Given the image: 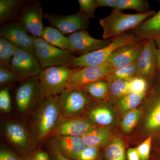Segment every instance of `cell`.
<instances>
[{
	"label": "cell",
	"mask_w": 160,
	"mask_h": 160,
	"mask_svg": "<svg viewBox=\"0 0 160 160\" xmlns=\"http://www.w3.org/2000/svg\"><path fill=\"white\" fill-rule=\"evenodd\" d=\"M62 117L58 96L41 101L32 112L29 128L38 142L52 136Z\"/></svg>",
	"instance_id": "obj_1"
},
{
	"label": "cell",
	"mask_w": 160,
	"mask_h": 160,
	"mask_svg": "<svg viewBox=\"0 0 160 160\" xmlns=\"http://www.w3.org/2000/svg\"><path fill=\"white\" fill-rule=\"evenodd\" d=\"M156 12L150 10L145 13L126 14L113 9L108 17L100 20L99 24L103 30V39H113L126 34L151 18Z\"/></svg>",
	"instance_id": "obj_2"
},
{
	"label": "cell",
	"mask_w": 160,
	"mask_h": 160,
	"mask_svg": "<svg viewBox=\"0 0 160 160\" xmlns=\"http://www.w3.org/2000/svg\"><path fill=\"white\" fill-rule=\"evenodd\" d=\"M139 40L134 34L129 32L112 39L109 45L90 53L73 58L70 68H82L101 65L106 62L115 51L122 46L137 42Z\"/></svg>",
	"instance_id": "obj_3"
},
{
	"label": "cell",
	"mask_w": 160,
	"mask_h": 160,
	"mask_svg": "<svg viewBox=\"0 0 160 160\" xmlns=\"http://www.w3.org/2000/svg\"><path fill=\"white\" fill-rule=\"evenodd\" d=\"M78 69L56 66L42 69L38 77L45 97L58 96L69 87L72 77Z\"/></svg>",
	"instance_id": "obj_4"
},
{
	"label": "cell",
	"mask_w": 160,
	"mask_h": 160,
	"mask_svg": "<svg viewBox=\"0 0 160 160\" xmlns=\"http://www.w3.org/2000/svg\"><path fill=\"white\" fill-rule=\"evenodd\" d=\"M62 116L65 118L82 117L92 103L82 88L69 86L58 96Z\"/></svg>",
	"instance_id": "obj_5"
},
{
	"label": "cell",
	"mask_w": 160,
	"mask_h": 160,
	"mask_svg": "<svg viewBox=\"0 0 160 160\" xmlns=\"http://www.w3.org/2000/svg\"><path fill=\"white\" fill-rule=\"evenodd\" d=\"M45 98L42 87L38 77L23 81L15 94L17 108L23 115L32 113Z\"/></svg>",
	"instance_id": "obj_6"
},
{
	"label": "cell",
	"mask_w": 160,
	"mask_h": 160,
	"mask_svg": "<svg viewBox=\"0 0 160 160\" xmlns=\"http://www.w3.org/2000/svg\"><path fill=\"white\" fill-rule=\"evenodd\" d=\"M34 53L42 69L56 66L70 67L75 57L70 52L52 46L41 38H36Z\"/></svg>",
	"instance_id": "obj_7"
},
{
	"label": "cell",
	"mask_w": 160,
	"mask_h": 160,
	"mask_svg": "<svg viewBox=\"0 0 160 160\" xmlns=\"http://www.w3.org/2000/svg\"><path fill=\"white\" fill-rule=\"evenodd\" d=\"M5 137L8 142L19 152L22 156H26L36 150L38 142L28 129L22 123L9 121L4 126Z\"/></svg>",
	"instance_id": "obj_8"
},
{
	"label": "cell",
	"mask_w": 160,
	"mask_h": 160,
	"mask_svg": "<svg viewBox=\"0 0 160 160\" xmlns=\"http://www.w3.org/2000/svg\"><path fill=\"white\" fill-rule=\"evenodd\" d=\"M10 69L19 81L23 82L38 77L43 69L34 52L18 48L12 59Z\"/></svg>",
	"instance_id": "obj_9"
},
{
	"label": "cell",
	"mask_w": 160,
	"mask_h": 160,
	"mask_svg": "<svg viewBox=\"0 0 160 160\" xmlns=\"http://www.w3.org/2000/svg\"><path fill=\"white\" fill-rule=\"evenodd\" d=\"M51 27L59 30L63 34H70L81 30H87L89 25V19L78 11L69 15L46 13L44 14Z\"/></svg>",
	"instance_id": "obj_10"
},
{
	"label": "cell",
	"mask_w": 160,
	"mask_h": 160,
	"mask_svg": "<svg viewBox=\"0 0 160 160\" xmlns=\"http://www.w3.org/2000/svg\"><path fill=\"white\" fill-rule=\"evenodd\" d=\"M42 8L40 2L29 3L24 6L17 19V22L36 38H41L44 28Z\"/></svg>",
	"instance_id": "obj_11"
},
{
	"label": "cell",
	"mask_w": 160,
	"mask_h": 160,
	"mask_svg": "<svg viewBox=\"0 0 160 160\" xmlns=\"http://www.w3.org/2000/svg\"><path fill=\"white\" fill-rule=\"evenodd\" d=\"M0 36L18 48L34 52L36 37L29 34L17 21L2 25L0 28Z\"/></svg>",
	"instance_id": "obj_12"
},
{
	"label": "cell",
	"mask_w": 160,
	"mask_h": 160,
	"mask_svg": "<svg viewBox=\"0 0 160 160\" xmlns=\"http://www.w3.org/2000/svg\"><path fill=\"white\" fill-rule=\"evenodd\" d=\"M157 50L154 40H145L142 51L137 61L138 77L148 82L157 75Z\"/></svg>",
	"instance_id": "obj_13"
},
{
	"label": "cell",
	"mask_w": 160,
	"mask_h": 160,
	"mask_svg": "<svg viewBox=\"0 0 160 160\" xmlns=\"http://www.w3.org/2000/svg\"><path fill=\"white\" fill-rule=\"evenodd\" d=\"M68 37L71 44V53L79 55V56L102 49L109 45L112 39H98L92 37L87 30L73 32Z\"/></svg>",
	"instance_id": "obj_14"
},
{
	"label": "cell",
	"mask_w": 160,
	"mask_h": 160,
	"mask_svg": "<svg viewBox=\"0 0 160 160\" xmlns=\"http://www.w3.org/2000/svg\"><path fill=\"white\" fill-rule=\"evenodd\" d=\"M112 69L106 62L97 66L79 68L72 77L70 86L82 88L90 83L105 79Z\"/></svg>",
	"instance_id": "obj_15"
},
{
	"label": "cell",
	"mask_w": 160,
	"mask_h": 160,
	"mask_svg": "<svg viewBox=\"0 0 160 160\" xmlns=\"http://www.w3.org/2000/svg\"><path fill=\"white\" fill-rule=\"evenodd\" d=\"M97 126L87 118L62 117L52 135L82 137L87 131Z\"/></svg>",
	"instance_id": "obj_16"
},
{
	"label": "cell",
	"mask_w": 160,
	"mask_h": 160,
	"mask_svg": "<svg viewBox=\"0 0 160 160\" xmlns=\"http://www.w3.org/2000/svg\"><path fill=\"white\" fill-rule=\"evenodd\" d=\"M145 40L129 44L117 49L106 61L112 68L128 66L136 62L142 51Z\"/></svg>",
	"instance_id": "obj_17"
},
{
	"label": "cell",
	"mask_w": 160,
	"mask_h": 160,
	"mask_svg": "<svg viewBox=\"0 0 160 160\" xmlns=\"http://www.w3.org/2000/svg\"><path fill=\"white\" fill-rule=\"evenodd\" d=\"M52 141V146L61 153L72 160H77L80 153L86 148L82 137L57 136Z\"/></svg>",
	"instance_id": "obj_18"
},
{
	"label": "cell",
	"mask_w": 160,
	"mask_h": 160,
	"mask_svg": "<svg viewBox=\"0 0 160 160\" xmlns=\"http://www.w3.org/2000/svg\"><path fill=\"white\" fill-rule=\"evenodd\" d=\"M147 102L149 109L145 119V127L148 131L155 132L160 129V83L152 90Z\"/></svg>",
	"instance_id": "obj_19"
},
{
	"label": "cell",
	"mask_w": 160,
	"mask_h": 160,
	"mask_svg": "<svg viewBox=\"0 0 160 160\" xmlns=\"http://www.w3.org/2000/svg\"><path fill=\"white\" fill-rule=\"evenodd\" d=\"M130 32L140 41L155 40L160 37V9Z\"/></svg>",
	"instance_id": "obj_20"
},
{
	"label": "cell",
	"mask_w": 160,
	"mask_h": 160,
	"mask_svg": "<svg viewBox=\"0 0 160 160\" xmlns=\"http://www.w3.org/2000/svg\"><path fill=\"white\" fill-rule=\"evenodd\" d=\"M112 133L109 128L97 127L90 129L82 137L86 146L100 147L106 146L111 141Z\"/></svg>",
	"instance_id": "obj_21"
},
{
	"label": "cell",
	"mask_w": 160,
	"mask_h": 160,
	"mask_svg": "<svg viewBox=\"0 0 160 160\" xmlns=\"http://www.w3.org/2000/svg\"><path fill=\"white\" fill-rule=\"evenodd\" d=\"M26 2L21 0L0 1V22L4 24L14 22L24 8Z\"/></svg>",
	"instance_id": "obj_22"
},
{
	"label": "cell",
	"mask_w": 160,
	"mask_h": 160,
	"mask_svg": "<svg viewBox=\"0 0 160 160\" xmlns=\"http://www.w3.org/2000/svg\"><path fill=\"white\" fill-rule=\"evenodd\" d=\"M87 118L97 126L104 127L112 125L115 121L113 112L106 105L92 108L88 112Z\"/></svg>",
	"instance_id": "obj_23"
},
{
	"label": "cell",
	"mask_w": 160,
	"mask_h": 160,
	"mask_svg": "<svg viewBox=\"0 0 160 160\" xmlns=\"http://www.w3.org/2000/svg\"><path fill=\"white\" fill-rule=\"evenodd\" d=\"M41 38L52 46L71 52L69 38L53 27L48 26L44 28Z\"/></svg>",
	"instance_id": "obj_24"
},
{
	"label": "cell",
	"mask_w": 160,
	"mask_h": 160,
	"mask_svg": "<svg viewBox=\"0 0 160 160\" xmlns=\"http://www.w3.org/2000/svg\"><path fill=\"white\" fill-rule=\"evenodd\" d=\"M82 89L90 98L98 101L106 99L109 95V82L105 79L90 83Z\"/></svg>",
	"instance_id": "obj_25"
},
{
	"label": "cell",
	"mask_w": 160,
	"mask_h": 160,
	"mask_svg": "<svg viewBox=\"0 0 160 160\" xmlns=\"http://www.w3.org/2000/svg\"><path fill=\"white\" fill-rule=\"evenodd\" d=\"M136 77H138V70L135 62L128 66L112 68L105 79L108 82L116 80L130 81Z\"/></svg>",
	"instance_id": "obj_26"
},
{
	"label": "cell",
	"mask_w": 160,
	"mask_h": 160,
	"mask_svg": "<svg viewBox=\"0 0 160 160\" xmlns=\"http://www.w3.org/2000/svg\"><path fill=\"white\" fill-rule=\"evenodd\" d=\"M106 160H126L125 147L121 138L115 137L111 139L104 150Z\"/></svg>",
	"instance_id": "obj_27"
},
{
	"label": "cell",
	"mask_w": 160,
	"mask_h": 160,
	"mask_svg": "<svg viewBox=\"0 0 160 160\" xmlns=\"http://www.w3.org/2000/svg\"><path fill=\"white\" fill-rule=\"evenodd\" d=\"M147 92L142 93H129L118 100V106L123 112L136 109L142 102Z\"/></svg>",
	"instance_id": "obj_28"
},
{
	"label": "cell",
	"mask_w": 160,
	"mask_h": 160,
	"mask_svg": "<svg viewBox=\"0 0 160 160\" xmlns=\"http://www.w3.org/2000/svg\"><path fill=\"white\" fill-rule=\"evenodd\" d=\"M18 48L11 42L3 38H0V66L10 69L12 59Z\"/></svg>",
	"instance_id": "obj_29"
},
{
	"label": "cell",
	"mask_w": 160,
	"mask_h": 160,
	"mask_svg": "<svg viewBox=\"0 0 160 160\" xmlns=\"http://www.w3.org/2000/svg\"><path fill=\"white\" fill-rule=\"evenodd\" d=\"M114 9L119 11L126 9H132L139 13H145L150 11L148 1L146 0H117Z\"/></svg>",
	"instance_id": "obj_30"
},
{
	"label": "cell",
	"mask_w": 160,
	"mask_h": 160,
	"mask_svg": "<svg viewBox=\"0 0 160 160\" xmlns=\"http://www.w3.org/2000/svg\"><path fill=\"white\" fill-rule=\"evenodd\" d=\"M109 94L112 97L119 99L130 93L129 81L116 80L109 82Z\"/></svg>",
	"instance_id": "obj_31"
},
{
	"label": "cell",
	"mask_w": 160,
	"mask_h": 160,
	"mask_svg": "<svg viewBox=\"0 0 160 160\" xmlns=\"http://www.w3.org/2000/svg\"><path fill=\"white\" fill-rule=\"evenodd\" d=\"M141 115V110L137 109L126 112L121 122L123 131L126 133L130 132L138 124Z\"/></svg>",
	"instance_id": "obj_32"
},
{
	"label": "cell",
	"mask_w": 160,
	"mask_h": 160,
	"mask_svg": "<svg viewBox=\"0 0 160 160\" xmlns=\"http://www.w3.org/2000/svg\"><path fill=\"white\" fill-rule=\"evenodd\" d=\"M16 76L9 68L0 66V86L1 87L10 86L11 84L18 82Z\"/></svg>",
	"instance_id": "obj_33"
},
{
	"label": "cell",
	"mask_w": 160,
	"mask_h": 160,
	"mask_svg": "<svg viewBox=\"0 0 160 160\" xmlns=\"http://www.w3.org/2000/svg\"><path fill=\"white\" fill-rule=\"evenodd\" d=\"M80 12L87 17L93 18L95 17V12L98 8L96 0H78Z\"/></svg>",
	"instance_id": "obj_34"
},
{
	"label": "cell",
	"mask_w": 160,
	"mask_h": 160,
	"mask_svg": "<svg viewBox=\"0 0 160 160\" xmlns=\"http://www.w3.org/2000/svg\"><path fill=\"white\" fill-rule=\"evenodd\" d=\"M10 86L4 87L0 91V109L6 113H9L11 109Z\"/></svg>",
	"instance_id": "obj_35"
},
{
	"label": "cell",
	"mask_w": 160,
	"mask_h": 160,
	"mask_svg": "<svg viewBox=\"0 0 160 160\" xmlns=\"http://www.w3.org/2000/svg\"><path fill=\"white\" fill-rule=\"evenodd\" d=\"M147 80L143 78L136 77L129 81V90L130 93H142L147 92L148 88Z\"/></svg>",
	"instance_id": "obj_36"
},
{
	"label": "cell",
	"mask_w": 160,
	"mask_h": 160,
	"mask_svg": "<svg viewBox=\"0 0 160 160\" xmlns=\"http://www.w3.org/2000/svg\"><path fill=\"white\" fill-rule=\"evenodd\" d=\"M152 138L150 136L136 148L140 160H148L150 156Z\"/></svg>",
	"instance_id": "obj_37"
},
{
	"label": "cell",
	"mask_w": 160,
	"mask_h": 160,
	"mask_svg": "<svg viewBox=\"0 0 160 160\" xmlns=\"http://www.w3.org/2000/svg\"><path fill=\"white\" fill-rule=\"evenodd\" d=\"M99 148L96 146H86L79 155L77 160H98Z\"/></svg>",
	"instance_id": "obj_38"
},
{
	"label": "cell",
	"mask_w": 160,
	"mask_h": 160,
	"mask_svg": "<svg viewBox=\"0 0 160 160\" xmlns=\"http://www.w3.org/2000/svg\"><path fill=\"white\" fill-rule=\"evenodd\" d=\"M22 157L24 160H50L48 153L42 150H36L28 155Z\"/></svg>",
	"instance_id": "obj_39"
},
{
	"label": "cell",
	"mask_w": 160,
	"mask_h": 160,
	"mask_svg": "<svg viewBox=\"0 0 160 160\" xmlns=\"http://www.w3.org/2000/svg\"><path fill=\"white\" fill-rule=\"evenodd\" d=\"M0 160H24L22 157H19L11 150L6 148H1Z\"/></svg>",
	"instance_id": "obj_40"
},
{
	"label": "cell",
	"mask_w": 160,
	"mask_h": 160,
	"mask_svg": "<svg viewBox=\"0 0 160 160\" xmlns=\"http://www.w3.org/2000/svg\"><path fill=\"white\" fill-rule=\"evenodd\" d=\"M98 7H111L114 9L116 5L117 0H96Z\"/></svg>",
	"instance_id": "obj_41"
},
{
	"label": "cell",
	"mask_w": 160,
	"mask_h": 160,
	"mask_svg": "<svg viewBox=\"0 0 160 160\" xmlns=\"http://www.w3.org/2000/svg\"><path fill=\"white\" fill-rule=\"evenodd\" d=\"M51 155L53 160H72L63 155L55 147L52 146Z\"/></svg>",
	"instance_id": "obj_42"
},
{
	"label": "cell",
	"mask_w": 160,
	"mask_h": 160,
	"mask_svg": "<svg viewBox=\"0 0 160 160\" xmlns=\"http://www.w3.org/2000/svg\"><path fill=\"white\" fill-rule=\"evenodd\" d=\"M126 155L128 160H140L136 148L128 149Z\"/></svg>",
	"instance_id": "obj_43"
},
{
	"label": "cell",
	"mask_w": 160,
	"mask_h": 160,
	"mask_svg": "<svg viewBox=\"0 0 160 160\" xmlns=\"http://www.w3.org/2000/svg\"><path fill=\"white\" fill-rule=\"evenodd\" d=\"M156 45L157 50V75H160V37L154 40Z\"/></svg>",
	"instance_id": "obj_44"
}]
</instances>
